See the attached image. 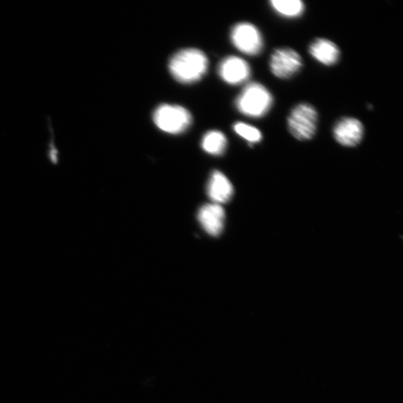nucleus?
Masks as SVG:
<instances>
[{"instance_id": "9d476101", "label": "nucleus", "mask_w": 403, "mask_h": 403, "mask_svg": "<svg viewBox=\"0 0 403 403\" xmlns=\"http://www.w3.org/2000/svg\"><path fill=\"white\" fill-rule=\"evenodd\" d=\"M309 52L313 59L327 66L337 63L341 54L337 45L326 38L313 41L310 45Z\"/></svg>"}, {"instance_id": "20e7f679", "label": "nucleus", "mask_w": 403, "mask_h": 403, "mask_svg": "<svg viewBox=\"0 0 403 403\" xmlns=\"http://www.w3.org/2000/svg\"><path fill=\"white\" fill-rule=\"evenodd\" d=\"M153 120L161 130L170 134H179L190 127L192 117L183 106L163 104L155 110Z\"/></svg>"}, {"instance_id": "4468645a", "label": "nucleus", "mask_w": 403, "mask_h": 403, "mask_svg": "<svg viewBox=\"0 0 403 403\" xmlns=\"http://www.w3.org/2000/svg\"><path fill=\"white\" fill-rule=\"evenodd\" d=\"M233 129L239 136L250 143H259L262 139L261 131L254 127L246 125V123L242 122H236L233 126Z\"/></svg>"}, {"instance_id": "ddd939ff", "label": "nucleus", "mask_w": 403, "mask_h": 403, "mask_svg": "<svg viewBox=\"0 0 403 403\" xmlns=\"http://www.w3.org/2000/svg\"><path fill=\"white\" fill-rule=\"evenodd\" d=\"M270 3L277 14L289 18L299 17L305 9L300 0H272Z\"/></svg>"}, {"instance_id": "7ed1b4c3", "label": "nucleus", "mask_w": 403, "mask_h": 403, "mask_svg": "<svg viewBox=\"0 0 403 403\" xmlns=\"http://www.w3.org/2000/svg\"><path fill=\"white\" fill-rule=\"evenodd\" d=\"M318 120V112L315 107L308 104H301L291 111L288 118V127L295 139L308 141L315 136Z\"/></svg>"}, {"instance_id": "1a4fd4ad", "label": "nucleus", "mask_w": 403, "mask_h": 403, "mask_svg": "<svg viewBox=\"0 0 403 403\" xmlns=\"http://www.w3.org/2000/svg\"><path fill=\"white\" fill-rule=\"evenodd\" d=\"M198 218L206 232L218 236L223 229L225 212L219 204H208L200 208Z\"/></svg>"}, {"instance_id": "39448f33", "label": "nucleus", "mask_w": 403, "mask_h": 403, "mask_svg": "<svg viewBox=\"0 0 403 403\" xmlns=\"http://www.w3.org/2000/svg\"><path fill=\"white\" fill-rule=\"evenodd\" d=\"M231 40L235 48L246 55H255L263 49L261 32L249 22L235 25L231 32Z\"/></svg>"}, {"instance_id": "9b49d317", "label": "nucleus", "mask_w": 403, "mask_h": 403, "mask_svg": "<svg viewBox=\"0 0 403 403\" xmlns=\"http://www.w3.org/2000/svg\"><path fill=\"white\" fill-rule=\"evenodd\" d=\"M208 194L215 204H225L232 197L233 187L225 176L219 171H215L210 178Z\"/></svg>"}, {"instance_id": "0eeeda50", "label": "nucleus", "mask_w": 403, "mask_h": 403, "mask_svg": "<svg viewBox=\"0 0 403 403\" xmlns=\"http://www.w3.org/2000/svg\"><path fill=\"white\" fill-rule=\"evenodd\" d=\"M334 138L344 147L353 148L360 144L364 136L362 123L353 118L339 120L333 129Z\"/></svg>"}, {"instance_id": "f257e3e1", "label": "nucleus", "mask_w": 403, "mask_h": 403, "mask_svg": "<svg viewBox=\"0 0 403 403\" xmlns=\"http://www.w3.org/2000/svg\"><path fill=\"white\" fill-rule=\"evenodd\" d=\"M208 60L197 49H185L176 52L169 63L172 76L181 83L190 84L200 80L207 72Z\"/></svg>"}, {"instance_id": "f03ea898", "label": "nucleus", "mask_w": 403, "mask_h": 403, "mask_svg": "<svg viewBox=\"0 0 403 403\" xmlns=\"http://www.w3.org/2000/svg\"><path fill=\"white\" fill-rule=\"evenodd\" d=\"M273 96L262 84L253 83L246 85L236 99V106L243 115L259 118L271 110Z\"/></svg>"}, {"instance_id": "6e6552de", "label": "nucleus", "mask_w": 403, "mask_h": 403, "mask_svg": "<svg viewBox=\"0 0 403 403\" xmlns=\"http://www.w3.org/2000/svg\"><path fill=\"white\" fill-rule=\"evenodd\" d=\"M218 72L222 80L230 85L242 84L251 74L249 64L237 56L224 59L219 65Z\"/></svg>"}, {"instance_id": "2eb2a0df", "label": "nucleus", "mask_w": 403, "mask_h": 403, "mask_svg": "<svg viewBox=\"0 0 403 403\" xmlns=\"http://www.w3.org/2000/svg\"><path fill=\"white\" fill-rule=\"evenodd\" d=\"M48 128L50 134V139L48 143V151H47V159L50 164L55 166H58L59 164V155L60 151L56 147L55 143V134L54 130L52 125V120L48 117Z\"/></svg>"}, {"instance_id": "423d86ee", "label": "nucleus", "mask_w": 403, "mask_h": 403, "mask_svg": "<svg viewBox=\"0 0 403 403\" xmlns=\"http://www.w3.org/2000/svg\"><path fill=\"white\" fill-rule=\"evenodd\" d=\"M302 66L300 55L290 48H280L274 51L270 60V67L274 76L289 78L299 71Z\"/></svg>"}, {"instance_id": "f8f14e48", "label": "nucleus", "mask_w": 403, "mask_h": 403, "mask_svg": "<svg viewBox=\"0 0 403 403\" xmlns=\"http://www.w3.org/2000/svg\"><path fill=\"white\" fill-rule=\"evenodd\" d=\"M227 140L220 131L207 132L202 140V148L209 154L219 155L225 152Z\"/></svg>"}]
</instances>
